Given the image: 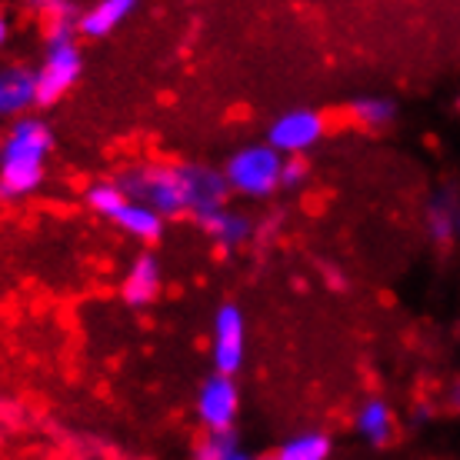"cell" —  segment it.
I'll return each instance as SVG.
<instances>
[{"label":"cell","mask_w":460,"mask_h":460,"mask_svg":"<svg viewBox=\"0 0 460 460\" xmlns=\"http://www.w3.org/2000/svg\"><path fill=\"white\" fill-rule=\"evenodd\" d=\"M120 187L130 200L157 210L164 220L190 217L208 220L214 210L227 208L224 171L197 161H144L120 173Z\"/></svg>","instance_id":"obj_1"},{"label":"cell","mask_w":460,"mask_h":460,"mask_svg":"<svg viewBox=\"0 0 460 460\" xmlns=\"http://www.w3.org/2000/svg\"><path fill=\"white\" fill-rule=\"evenodd\" d=\"M54 150V130L40 117L13 120L0 147V200L17 204L34 197L47 181V161Z\"/></svg>","instance_id":"obj_2"},{"label":"cell","mask_w":460,"mask_h":460,"mask_svg":"<svg viewBox=\"0 0 460 460\" xmlns=\"http://www.w3.org/2000/svg\"><path fill=\"white\" fill-rule=\"evenodd\" d=\"M50 13H58V17L47 27L44 58L34 67L37 107L64 101L84 70V54L77 44V17H70V7H50Z\"/></svg>","instance_id":"obj_3"},{"label":"cell","mask_w":460,"mask_h":460,"mask_svg":"<svg viewBox=\"0 0 460 460\" xmlns=\"http://www.w3.org/2000/svg\"><path fill=\"white\" fill-rule=\"evenodd\" d=\"M280 171L284 157L270 144H243L224 164V181L227 190L247 200H267L280 190Z\"/></svg>","instance_id":"obj_4"},{"label":"cell","mask_w":460,"mask_h":460,"mask_svg":"<svg viewBox=\"0 0 460 460\" xmlns=\"http://www.w3.org/2000/svg\"><path fill=\"white\" fill-rule=\"evenodd\" d=\"M327 134V117L311 107H294L288 114H280L274 124L267 127V144L280 157H304L314 150Z\"/></svg>","instance_id":"obj_5"},{"label":"cell","mask_w":460,"mask_h":460,"mask_svg":"<svg viewBox=\"0 0 460 460\" xmlns=\"http://www.w3.org/2000/svg\"><path fill=\"white\" fill-rule=\"evenodd\" d=\"M247 357V321L237 304H220L210 323V360L217 374L234 377Z\"/></svg>","instance_id":"obj_6"},{"label":"cell","mask_w":460,"mask_h":460,"mask_svg":"<svg viewBox=\"0 0 460 460\" xmlns=\"http://www.w3.org/2000/svg\"><path fill=\"white\" fill-rule=\"evenodd\" d=\"M197 420L204 424L208 434H227L237 424V411H241V391H237V380L227 374H210L204 377L200 391L194 401Z\"/></svg>","instance_id":"obj_7"},{"label":"cell","mask_w":460,"mask_h":460,"mask_svg":"<svg viewBox=\"0 0 460 460\" xmlns=\"http://www.w3.org/2000/svg\"><path fill=\"white\" fill-rule=\"evenodd\" d=\"M164 290V267H161V257L157 253H137L130 267L124 270V284H120V297H124L127 307H134V311H144L150 304H157Z\"/></svg>","instance_id":"obj_8"},{"label":"cell","mask_w":460,"mask_h":460,"mask_svg":"<svg viewBox=\"0 0 460 460\" xmlns=\"http://www.w3.org/2000/svg\"><path fill=\"white\" fill-rule=\"evenodd\" d=\"M37 107V77L34 67L4 64L0 67V120H23Z\"/></svg>","instance_id":"obj_9"},{"label":"cell","mask_w":460,"mask_h":460,"mask_svg":"<svg viewBox=\"0 0 460 460\" xmlns=\"http://www.w3.org/2000/svg\"><path fill=\"white\" fill-rule=\"evenodd\" d=\"M200 230L217 243L220 251L230 253V251H237V247H243V243L253 237V220L237 208H220V210H214L208 220H200Z\"/></svg>","instance_id":"obj_10"},{"label":"cell","mask_w":460,"mask_h":460,"mask_svg":"<svg viewBox=\"0 0 460 460\" xmlns=\"http://www.w3.org/2000/svg\"><path fill=\"white\" fill-rule=\"evenodd\" d=\"M354 430L367 440V444H374V447L391 444L394 434H397L394 407L384 401V397H367V401H360V407L354 411Z\"/></svg>","instance_id":"obj_11"},{"label":"cell","mask_w":460,"mask_h":460,"mask_svg":"<svg viewBox=\"0 0 460 460\" xmlns=\"http://www.w3.org/2000/svg\"><path fill=\"white\" fill-rule=\"evenodd\" d=\"M134 11H137L134 0H101V4L87 7L84 13H77V34L87 37V40H104Z\"/></svg>","instance_id":"obj_12"},{"label":"cell","mask_w":460,"mask_h":460,"mask_svg":"<svg viewBox=\"0 0 460 460\" xmlns=\"http://www.w3.org/2000/svg\"><path fill=\"white\" fill-rule=\"evenodd\" d=\"M120 234H127L130 241H140V243H157L164 237V224L167 220L157 214V210L144 208V204H137V200H130L120 214H117L114 220H111Z\"/></svg>","instance_id":"obj_13"},{"label":"cell","mask_w":460,"mask_h":460,"mask_svg":"<svg viewBox=\"0 0 460 460\" xmlns=\"http://www.w3.org/2000/svg\"><path fill=\"white\" fill-rule=\"evenodd\" d=\"M334 440L323 430H300L270 454L274 460H331Z\"/></svg>","instance_id":"obj_14"},{"label":"cell","mask_w":460,"mask_h":460,"mask_svg":"<svg viewBox=\"0 0 460 460\" xmlns=\"http://www.w3.org/2000/svg\"><path fill=\"white\" fill-rule=\"evenodd\" d=\"M457 208L454 204V197L450 194H438L424 210V227H427V237L434 243H450L457 237Z\"/></svg>","instance_id":"obj_15"},{"label":"cell","mask_w":460,"mask_h":460,"mask_svg":"<svg viewBox=\"0 0 460 460\" xmlns=\"http://www.w3.org/2000/svg\"><path fill=\"white\" fill-rule=\"evenodd\" d=\"M84 204H87V210H93L97 217L114 220L117 214L130 204V197H127V190L120 187V181H93V184H87V190H84Z\"/></svg>","instance_id":"obj_16"},{"label":"cell","mask_w":460,"mask_h":460,"mask_svg":"<svg viewBox=\"0 0 460 460\" xmlns=\"http://www.w3.org/2000/svg\"><path fill=\"white\" fill-rule=\"evenodd\" d=\"M350 117L364 130H384V127L394 124L397 104H394L391 97H384V93H367V97H357L354 104H350Z\"/></svg>","instance_id":"obj_17"},{"label":"cell","mask_w":460,"mask_h":460,"mask_svg":"<svg viewBox=\"0 0 460 460\" xmlns=\"http://www.w3.org/2000/svg\"><path fill=\"white\" fill-rule=\"evenodd\" d=\"M237 447V434L234 430H227V434H208L204 430V438L197 440L194 450H190V457L194 460H224L227 454H234Z\"/></svg>","instance_id":"obj_18"},{"label":"cell","mask_w":460,"mask_h":460,"mask_svg":"<svg viewBox=\"0 0 460 460\" xmlns=\"http://www.w3.org/2000/svg\"><path fill=\"white\" fill-rule=\"evenodd\" d=\"M307 181H311V164H307V157H284L280 187H284V190H300Z\"/></svg>","instance_id":"obj_19"},{"label":"cell","mask_w":460,"mask_h":460,"mask_svg":"<svg viewBox=\"0 0 460 460\" xmlns=\"http://www.w3.org/2000/svg\"><path fill=\"white\" fill-rule=\"evenodd\" d=\"M11 40V17L0 11V47Z\"/></svg>","instance_id":"obj_20"},{"label":"cell","mask_w":460,"mask_h":460,"mask_svg":"<svg viewBox=\"0 0 460 460\" xmlns=\"http://www.w3.org/2000/svg\"><path fill=\"white\" fill-rule=\"evenodd\" d=\"M450 407H454V411L460 414V380L454 384V387H450Z\"/></svg>","instance_id":"obj_21"},{"label":"cell","mask_w":460,"mask_h":460,"mask_svg":"<svg viewBox=\"0 0 460 460\" xmlns=\"http://www.w3.org/2000/svg\"><path fill=\"white\" fill-rule=\"evenodd\" d=\"M224 460H253L251 454H243V450H234V454H227Z\"/></svg>","instance_id":"obj_22"},{"label":"cell","mask_w":460,"mask_h":460,"mask_svg":"<svg viewBox=\"0 0 460 460\" xmlns=\"http://www.w3.org/2000/svg\"><path fill=\"white\" fill-rule=\"evenodd\" d=\"M457 237H460V208H457Z\"/></svg>","instance_id":"obj_23"},{"label":"cell","mask_w":460,"mask_h":460,"mask_svg":"<svg viewBox=\"0 0 460 460\" xmlns=\"http://www.w3.org/2000/svg\"><path fill=\"white\" fill-rule=\"evenodd\" d=\"M0 147H4V137H0Z\"/></svg>","instance_id":"obj_24"},{"label":"cell","mask_w":460,"mask_h":460,"mask_svg":"<svg viewBox=\"0 0 460 460\" xmlns=\"http://www.w3.org/2000/svg\"><path fill=\"white\" fill-rule=\"evenodd\" d=\"M264 460H274V457H264Z\"/></svg>","instance_id":"obj_25"}]
</instances>
